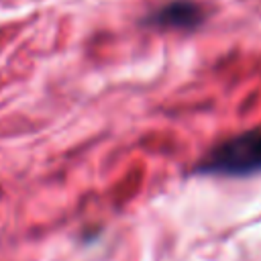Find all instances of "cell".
<instances>
[{
	"label": "cell",
	"instance_id": "1",
	"mask_svg": "<svg viewBox=\"0 0 261 261\" xmlns=\"http://www.w3.org/2000/svg\"><path fill=\"white\" fill-rule=\"evenodd\" d=\"M196 169L214 175H251L261 171V128L218 143Z\"/></svg>",
	"mask_w": 261,
	"mask_h": 261
},
{
	"label": "cell",
	"instance_id": "2",
	"mask_svg": "<svg viewBox=\"0 0 261 261\" xmlns=\"http://www.w3.org/2000/svg\"><path fill=\"white\" fill-rule=\"evenodd\" d=\"M204 20V10L192 0H173L149 16V24L157 29H194Z\"/></svg>",
	"mask_w": 261,
	"mask_h": 261
}]
</instances>
